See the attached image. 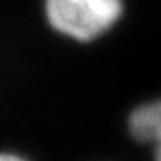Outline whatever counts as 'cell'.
<instances>
[{
	"instance_id": "obj_1",
	"label": "cell",
	"mask_w": 161,
	"mask_h": 161,
	"mask_svg": "<svg viewBox=\"0 0 161 161\" xmlns=\"http://www.w3.org/2000/svg\"><path fill=\"white\" fill-rule=\"evenodd\" d=\"M45 12L55 31L77 41H91L117 22L122 0H45Z\"/></svg>"
},
{
	"instance_id": "obj_2",
	"label": "cell",
	"mask_w": 161,
	"mask_h": 161,
	"mask_svg": "<svg viewBox=\"0 0 161 161\" xmlns=\"http://www.w3.org/2000/svg\"><path fill=\"white\" fill-rule=\"evenodd\" d=\"M129 132L139 142H161V99L139 105L129 115Z\"/></svg>"
},
{
	"instance_id": "obj_3",
	"label": "cell",
	"mask_w": 161,
	"mask_h": 161,
	"mask_svg": "<svg viewBox=\"0 0 161 161\" xmlns=\"http://www.w3.org/2000/svg\"><path fill=\"white\" fill-rule=\"evenodd\" d=\"M0 161H26L24 158H21V156L17 154H10V153H3L2 158H0Z\"/></svg>"
},
{
	"instance_id": "obj_4",
	"label": "cell",
	"mask_w": 161,
	"mask_h": 161,
	"mask_svg": "<svg viewBox=\"0 0 161 161\" xmlns=\"http://www.w3.org/2000/svg\"><path fill=\"white\" fill-rule=\"evenodd\" d=\"M153 147H154V153H153L154 154V161H161V142L154 144Z\"/></svg>"
}]
</instances>
